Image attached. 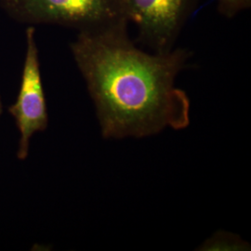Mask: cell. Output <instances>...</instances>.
I'll return each instance as SVG.
<instances>
[{"label": "cell", "mask_w": 251, "mask_h": 251, "mask_svg": "<svg viewBox=\"0 0 251 251\" xmlns=\"http://www.w3.org/2000/svg\"><path fill=\"white\" fill-rule=\"evenodd\" d=\"M128 23L80 31L70 44L106 138H143L190 124V100L175 86L192 53H147L135 45Z\"/></svg>", "instance_id": "6da1fadb"}, {"label": "cell", "mask_w": 251, "mask_h": 251, "mask_svg": "<svg viewBox=\"0 0 251 251\" xmlns=\"http://www.w3.org/2000/svg\"><path fill=\"white\" fill-rule=\"evenodd\" d=\"M9 17L28 25H56L80 31L126 22L119 0H0Z\"/></svg>", "instance_id": "7a4b0ae2"}, {"label": "cell", "mask_w": 251, "mask_h": 251, "mask_svg": "<svg viewBox=\"0 0 251 251\" xmlns=\"http://www.w3.org/2000/svg\"><path fill=\"white\" fill-rule=\"evenodd\" d=\"M199 0H119L127 23L138 29L137 42L153 53L173 49Z\"/></svg>", "instance_id": "3957f363"}, {"label": "cell", "mask_w": 251, "mask_h": 251, "mask_svg": "<svg viewBox=\"0 0 251 251\" xmlns=\"http://www.w3.org/2000/svg\"><path fill=\"white\" fill-rule=\"evenodd\" d=\"M25 37L26 54L18 97L16 102L9 108L21 134L17 152L20 160L26 158L32 136L37 131H44L49 123L35 27H27Z\"/></svg>", "instance_id": "277c9868"}, {"label": "cell", "mask_w": 251, "mask_h": 251, "mask_svg": "<svg viewBox=\"0 0 251 251\" xmlns=\"http://www.w3.org/2000/svg\"><path fill=\"white\" fill-rule=\"evenodd\" d=\"M203 251H247L250 250L248 243L237 235L229 233H217L203 246Z\"/></svg>", "instance_id": "5b68a950"}, {"label": "cell", "mask_w": 251, "mask_h": 251, "mask_svg": "<svg viewBox=\"0 0 251 251\" xmlns=\"http://www.w3.org/2000/svg\"><path fill=\"white\" fill-rule=\"evenodd\" d=\"M217 9L225 18L233 19L244 10L251 9V0H215Z\"/></svg>", "instance_id": "8992f818"}, {"label": "cell", "mask_w": 251, "mask_h": 251, "mask_svg": "<svg viewBox=\"0 0 251 251\" xmlns=\"http://www.w3.org/2000/svg\"><path fill=\"white\" fill-rule=\"evenodd\" d=\"M3 112V105H2V101H1V97H0V116L2 115Z\"/></svg>", "instance_id": "52a82bcc"}]
</instances>
